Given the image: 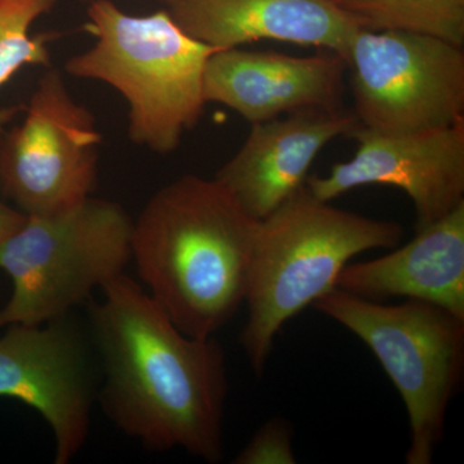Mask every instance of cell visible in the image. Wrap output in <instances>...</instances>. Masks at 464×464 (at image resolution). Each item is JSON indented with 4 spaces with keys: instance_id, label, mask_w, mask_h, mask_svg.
Returning <instances> with one entry per match:
<instances>
[{
    "instance_id": "9c48e42d",
    "label": "cell",
    "mask_w": 464,
    "mask_h": 464,
    "mask_svg": "<svg viewBox=\"0 0 464 464\" xmlns=\"http://www.w3.org/2000/svg\"><path fill=\"white\" fill-rule=\"evenodd\" d=\"M0 337V398L42 415L54 438V463L78 456L97 396L90 342L72 314L42 325L12 324Z\"/></svg>"
},
{
    "instance_id": "ac0fdd59",
    "label": "cell",
    "mask_w": 464,
    "mask_h": 464,
    "mask_svg": "<svg viewBox=\"0 0 464 464\" xmlns=\"http://www.w3.org/2000/svg\"><path fill=\"white\" fill-rule=\"evenodd\" d=\"M26 216L0 198V246L25 221Z\"/></svg>"
},
{
    "instance_id": "52a82bcc",
    "label": "cell",
    "mask_w": 464,
    "mask_h": 464,
    "mask_svg": "<svg viewBox=\"0 0 464 464\" xmlns=\"http://www.w3.org/2000/svg\"><path fill=\"white\" fill-rule=\"evenodd\" d=\"M23 111L0 130V198L25 216H52L92 197L102 134L57 69L45 70Z\"/></svg>"
},
{
    "instance_id": "7c38bea8",
    "label": "cell",
    "mask_w": 464,
    "mask_h": 464,
    "mask_svg": "<svg viewBox=\"0 0 464 464\" xmlns=\"http://www.w3.org/2000/svg\"><path fill=\"white\" fill-rule=\"evenodd\" d=\"M357 125L346 110H307L253 123L215 179L246 215L262 221L304 185L320 151Z\"/></svg>"
},
{
    "instance_id": "5bb4252c",
    "label": "cell",
    "mask_w": 464,
    "mask_h": 464,
    "mask_svg": "<svg viewBox=\"0 0 464 464\" xmlns=\"http://www.w3.org/2000/svg\"><path fill=\"white\" fill-rule=\"evenodd\" d=\"M335 288L374 302H429L464 320V203L389 255L348 262Z\"/></svg>"
},
{
    "instance_id": "277c9868",
    "label": "cell",
    "mask_w": 464,
    "mask_h": 464,
    "mask_svg": "<svg viewBox=\"0 0 464 464\" xmlns=\"http://www.w3.org/2000/svg\"><path fill=\"white\" fill-rule=\"evenodd\" d=\"M402 237L398 222L333 207L306 185L258 221L244 299L248 319L240 335L256 374H264L280 329L334 289L351 259L396 248Z\"/></svg>"
},
{
    "instance_id": "30bf717a",
    "label": "cell",
    "mask_w": 464,
    "mask_h": 464,
    "mask_svg": "<svg viewBox=\"0 0 464 464\" xmlns=\"http://www.w3.org/2000/svg\"><path fill=\"white\" fill-rule=\"evenodd\" d=\"M350 160L328 176L307 177L317 199L332 201L368 185L398 188L413 201L415 231L435 224L464 203V121L414 133H377L353 128Z\"/></svg>"
},
{
    "instance_id": "6da1fadb",
    "label": "cell",
    "mask_w": 464,
    "mask_h": 464,
    "mask_svg": "<svg viewBox=\"0 0 464 464\" xmlns=\"http://www.w3.org/2000/svg\"><path fill=\"white\" fill-rule=\"evenodd\" d=\"M101 292V301L85 304L102 366L103 413L149 450L179 448L222 460L228 380L221 343L179 331L125 274Z\"/></svg>"
},
{
    "instance_id": "ba28073f",
    "label": "cell",
    "mask_w": 464,
    "mask_h": 464,
    "mask_svg": "<svg viewBox=\"0 0 464 464\" xmlns=\"http://www.w3.org/2000/svg\"><path fill=\"white\" fill-rule=\"evenodd\" d=\"M357 127L414 133L464 121V51L441 39L359 29L348 47Z\"/></svg>"
},
{
    "instance_id": "5b68a950",
    "label": "cell",
    "mask_w": 464,
    "mask_h": 464,
    "mask_svg": "<svg viewBox=\"0 0 464 464\" xmlns=\"http://www.w3.org/2000/svg\"><path fill=\"white\" fill-rule=\"evenodd\" d=\"M132 232L121 204L93 197L57 215L26 216L0 246V270L14 286L0 329L42 325L87 304L132 261Z\"/></svg>"
},
{
    "instance_id": "4fadbf2b",
    "label": "cell",
    "mask_w": 464,
    "mask_h": 464,
    "mask_svg": "<svg viewBox=\"0 0 464 464\" xmlns=\"http://www.w3.org/2000/svg\"><path fill=\"white\" fill-rule=\"evenodd\" d=\"M168 11L188 35L222 50L277 41L346 60L359 30L333 0H177Z\"/></svg>"
},
{
    "instance_id": "3957f363",
    "label": "cell",
    "mask_w": 464,
    "mask_h": 464,
    "mask_svg": "<svg viewBox=\"0 0 464 464\" xmlns=\"http://www.w3.org/2000/svg\"><path fill=\"white\" fill-rule=\"evenodd\" d=\"M87 18L93 44L66 61V74L119 92L130 141L155 154L176 151L204 114L207 63L222 48L188 35L168 9L132 16L111 0H94Z\"/></svg>"
},
{
    "instance_id": "8fae6325",
    "label": "cell",
    "mask_w": 464,
    "mask_h": 464,
    "mask_svg": "<svg viewBox=\"0 0 464 464\" xmlns=\"http://www.w3.org/2000/svg\"><path fill=\"white\" fill-rule=\"evenodd\" d=\"M346 70L347 61L328 51L295 57L227 48L208 60L204 96L250 124L307 110H342Z\"/></svg>"
},
{
    "instance_id": "8992f818",
    "label": "cell",
    "mask_w": 464,
    "mask_h": 464,
    "mask_svg": "<svg viewBox=\"0 0 464 464\" xmlns=\"http://www.w3.org/2000/svg\"><path fill=\"white\" fill-rule=\"evenodd\" d=\"M314 307L371 348L405 404L411 429L406 463H431L463 380L464 320L429 302L384 304L338 288Z\"/></svg>"
},
{
    "instance_id": "d6986e66",
    "label": "cell",
    "mask_w": 464,
    "mask_h": 464,
    "mask_svg": "<svg viewBox=\"0 0 464 464\" xmlns=\"http://www.w3.org/2000/svg\"><path fill=\"white\" fill-rule=\"evenodd\" d=\"M84 2L91 3L94 2V0H84ZM158 2H163L166 3V5H173L174 2H177V0H158Z\"/></svg>"
},
{
    "instance_id": "9a60e30c",
    "label": "cell",
    "mask_w": 464,
    "mask_h": 464,
    "mask_svg": "<svg viewBox=\"0 0 464 464\" xmlns=\"http://www.w3.org/2000/svg\"><path fill=\"white\" fill-rule=\"evenodd\" d=\"M359 29L404 32L464 48V0H333Z\"/></svg>"
},
{
    "instance_id": "2e32d148",
    "label": "cell",
    "mask_w": 464,
    "mask_h": 464,
    "mask_svg": "<svg viewBox=\"0 0 464 464\" xmlns=\"http://www.w3.org/2000/svg\"><path fill=\"white\" fill-rule=\"evenodd\" d=\"M60 0H0V88L26 66L51 67V36L32 35L38 18L50 14ZM23 108L0 109V130Z\"/></svg>"
},
{
    "instance_id": "7a4b0ae2",
    "label": "cell",
    "mask_w": 464,
    "mask_h": 464,
    "mask_svg": "<svg viewBox=\"0 0 464 464\" xmlns=\"http://www.w3.org/2000/svg\"><path fill=\"white\" fill-rule=\"evenodd\" d=\"M258 221L216 181L185 174L133 221L146 290L185 334L215 337L244 304Z\"/></svg>"
},
{
    "instance_id": "e0dca14e",
    "label": "cell",
    "mask_w": 464,
    "mask_h": 464,
    "mask_svg": "<svg viewBox=\"0 0 464 464\" xmlns=\"http://www.w3.org/2000/svg\"><path fill=\"white\" fill-rule=\"evenodd\" d=\"M292 426L283 418L267 420L246 447L235 458V464H295Z\"/></svg>"
}]
</instances>
